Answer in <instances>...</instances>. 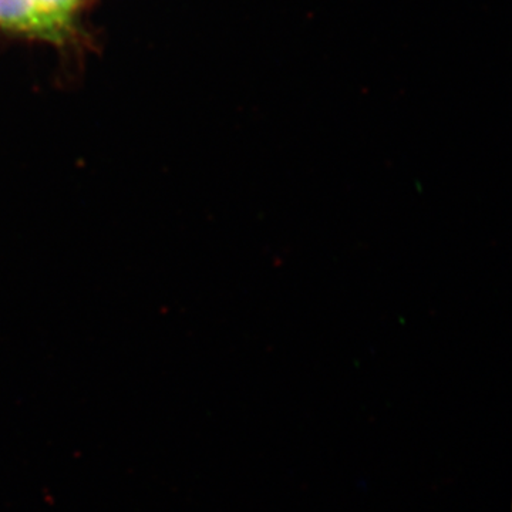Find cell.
Returning a JSON list of instances; mask_svg holds the SVG:
<instances>
[{"label": "cell", "mask_w": 512, "mask_h": 512, "mask_svg": "<svg viewBox=\"0 0 512 512\" xmlns=\"http://www.w3.org/2000/svg\"><path fill=\"white\" fill-rule=\"evenodd\" d=\"M0 28L53 43H63L70 35V29L47 16L35 0H0Z\"/></svg>", "instance_id": "cell-1"}, {"label": "cell", "mask_w": 512, "mask_h": 512, "mask_svg": "<svg viewBox=\"0 0 512 512\" xmlns=\"http://www.w3.org/2000/svg\"><path fill=\"white\" fill-rule=\"evenodd\" d=\"M35 3L47 16L70 28V19L82 0H35Z\"/></svg>", "instance_id": "cell-2"}]
</instances>
